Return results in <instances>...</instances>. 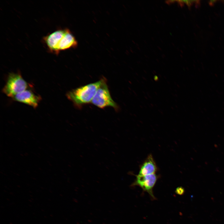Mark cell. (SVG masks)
Segmentation results:
<instances>
[{
	"label": "cell",
	"instance_id": "1",
	"mask_svg": "<svg viewBox=\"0 0 224 224\" xmlns=\"http://www.w3.org/2000/svg\"><path fill=\"white\" fill-rule=\"evenodd\" d=\"M105 77L93 83L80 86L68 92L67 97L78 107L91 102Z\"/></svg>",
	"mask_w": 224,
	"mask_h": 224
},
{
	"label": "cell",
	"instance_id": "2",
	"mask_svg": "<svg viewBox=\"0 0 224 224\" xmlns=\"http://www.w3.org/2000/svg\"><path fill=\"white\" fill-rule=\"evenodd\" d=\"M91 102L100 108L103 109L110 106L113 108L115 110H118V105L110 96L106 79L105 78L96 91Z\"/></svg>",
	"mask_w": 224,
	"mask_h": 224
},
{
	"label": "cell",
	"instance_id": "3",
	"mask_svg": "<svg viewBox=\"0 0 224 224\" xmlns=\"http://www.w3.org/2000/svg\"><path fill=\"white\" fill-rule=\"evenodd\" d=\"M27 86V83L20 74L11 73L8 76L3 92L7 96L13 97L26 90Z\"/></svg>",
	"mask_w": 224,
	"mask_h": 224
},
{
	"label": "cell",
	"instance_id": "4",
	"mask_svg": "<svg viewBox=\"0 0 224 224\" xmlns=\"http://www.w3.org/2000/svg\"><path fill=\"white\" fill-rule=\"evenodd\" d=\"M158 177L155 174L144 176L136 175V179L131 186H138L144 192L148 193L151 198H156L154 196L153 189L158 179Z\"/></svg>",
	"mask_w": 224,
	"mask_h": 224
},
{
	"label": "cell",
	"instance_id": "5",
	"mask_svg": "<svg viewBox=\"0 0 224 224\" xmlns=\"http://www.w3.org/2000/svg\"><path fill=\"white\" fill-rule=\"evenodd\" d=\"M66 29L58 30L43 38V41L49 50L58 54V47L59 41L64 35Z\"/></svg>",
	"mask_w": 224,
	"mask_h": 224
},
{
	"label": "cell",
	"instance_id": "6",
	"mask_svg": "<svg viewBox=\"0 0 224 224\" xmlns=\"http://www.w3.org/2000/svg\"><path fill=\"white\" fill-rule=\"evenodd\" d=\"M13 98L15 100L28 105L34 108L37 107L41 100L40 96L35 95L31 91L26 89L17 94Z\"/></svg>",
	"mask_w": 224,
	"mask_h": 224
},
{
	"label": "cell",
	"instance_id": "7",
	"mask_svg": "<svg viewBox=\"0 0 224 224\" xmlns=\"http://www.w3.org/2000/svg\"><path fill=\"white\" fill-rule=\"evenodd\" d=\"M77 45V42L70 30L66 29V32L60 40L58 47V53L62 50L72 48H74Z\"/></svg>",
	"mask_w": 224,
	"mask_h": 224
},
{
	"label": "cell",
	"instance_id": "8",
	"mask_svg": "<svg viewBox=\"0 0 224 224\" xmlns=\"http://www.w3.org/2000/svg\"><path fill=\"white\" fill-rule=\"evenodd\" d=\"M156 166L151 154L149 155L141 166L139 176H144L155 174L157 170Z\"/></svg>",
	"mask_w": 224,
	"mask_h": 224
},
{
	"label": "cell",
	"instance_id": "9",
	"mask_svg": "<svg viewBox=\"0 0 224 224\" xmlns=\"http://www.w3.org/2000/svg\"><path fill=\"white\" fill-rule=\"evenodd\" d=\"M184 192V189L182 187H178L175 191L176 193L179 195H182L183 194Z\"/></svg>",
	"mask_w": 224,
	"mask_h": 224
}]
</instances>
